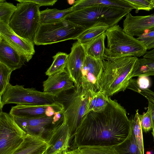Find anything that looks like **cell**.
Returning a JSON list of instances; mask_svg holds the SVG:
<instances>
[{"mask_svg": "<svg viewBox=\"0 0 154 154\" xmlns=\"http://www.w3.org/2000/svg\"><path fill=\"white\" fill-rule=\"evenodd\" d=\"M131 131L130 120L124 107L109 97L104 110L84 115L74 136L73 149L84 146H115Z\"/></svg>", "mask_w": 154, "mask_h": 154, "instance_id": "1", "label": "cell"}, {"mask_svg": "<svg viewBox=\"0 0 154 154\" xmlns=\"http://www.w3.org/2000/svg\"><path fill=\"white\" fill-rule=\"evenodd\" d=\"M139 58L125 56L103 60V71L99 82L100 91L109 97L124 91L139 64Z\"/></svg>", "mask_w": 154, "mask_h": 154, "instance_id": "2", "label": "cell"}, {"mask_svg": "<svg viewBox=\"0 0 154 154\" xmlns=\"http://www.w3.org/2000/svg\"><path fill=\"white\" fill-rule=\"evenodd\" d=\"M132 10L120 7L94 5L69 14L63 20L86 29L98 23H103L109 27L118 23Z\"/></svg>", "mask_w": 154, "mask_h": 154, "instance_id": "3", "label": "cell"}, {"mask_svg": "<svg viewBox=\"0 0 154 154\" xmlns=\"http://www.w3.org/2000/svg\"><path fill=\"white\" fill-rule=\"evenodd\" d=\"M105 33L107 45L105 59L106 60L125 56L143 57L147 51L141 42L126 33L117 24L109 28Z\"/></svg>", "mask_w": 154, "mask_h": 154, "instance_id": "4", "label": "cell"}, {"mask_svg": "<svg viewBox=\"0 0 154 154\" xmlns=\"http://www.w3.org/2000/svg\"><path fill=\"white\" fill-rule=\"evenodd\" d=\"M19 2L8 25L21 37L34 43L37 32L41 24L40 7L37 4L16 0Z\"/></svg>", "mask_w": 154, "mask_h": 154, "instance_id": "5", "label": "cell"}, {"mask_svg": "<svg viewBox=\"0 0 154 154\" xmlns=\"http://www.w3.org/2000/svg\"><path fill=\"white\" fill-rule=\"evenodd\" d=\"M91 93L90 90L79 86L75 88L72 93H62L56 97V100L64 106L63 120L69 127L71 140L85 114Z\"/></svg>", "mask_w": 154, "mask_h": 154, "instance_id": "6", "label": "cell"}, {"mask_svg": "<svg viewBox=\"0 0 154 154\" xmlns=\"http://www.w3.org/2000/svg\"><path fill=\"white\" fill-rule=\"evenodd\" d=\"M57 102L53 94L42 92L35 88H26L23 85L9 84L0 99V110L4 106L14 103L26 106L52 105Z\"/></svg>", "mask_w": 154, "mask_h": 154, "instance_id": "7", "label": "cell"}, {"mask_svg": "<svg viewBox=\"0 0 154 154\" xmlns=\"http://www.w3.org/2000/svg\"><path fill=\"white\" fill-rule=\"evenodd\" d=\"M85 29L84 27L64 20L55 23L41 24L34 43L37 45H45L69 39L76 40Z\"/></svg>", "mask_w": 154, "mask_h": 154, "instance_id": "8", "label": "cell"}, {"mask_svg": "<svg viewBox=\"0 0 154 154\" xmlns=\"http://www.w3.org/2000/svg\"><path fill=\"white\" fill-rule=\"evenodd\" d=\"M26 134L9 113L0 111V154H12Z\"/></svg>", "mask_w": 154, "mask_h": 154, "instance_id": "9", "label": "cell"}, {"mask_svg": "<svg viewBox=\"0 0 154 154\" xmlns=\"http://www.w3.org/2000/svg\"><path fill=\"white\" fill-rule=\"evenodd\" d=\"M48 147L44 154H59L68 150L71 136L68 126L64 120L56 126L47 136Z\"/></svg>", "mask_w": 154, "mask_h": 154, "instance_id": "10", "label": "cell"}, {"mask_svg": "<svg viewBox=\"0 0 154 154\" xmlns=\"http://www.w3.org/2000/svg\"><path fill=\"white\" fill-rule=\"evenodd\" d=\"M103 71L102 60L86 55L82 69V87L91 92L99 91V82Z\"/></svg>", "mask_w": 154, "mask_h": 154, "instance_id": "11", "label": "cell"}, {"mask_svg": "<svg viewBox=\"0 0 154 154\" xmlns=\"http://www.w3.org/2000/svg\"><path fill=\"white\" fill-rule=\"evenodd\" d=\"M53 116L27 119L13 117L14 120L26 134L40 136L45 139L51 131L56 125L61 123L54 124Z\"/></svg>", "mask_w": 154, "mask_h": 154, "instance_id": "12", "label": "cell"}, {"mask_svg": "<svg viewBox=\"0 0 154 154\" xmlns=\"http://www.w3.org/2000/svg\"><path fill=\"white\" fill-rule=\"evenodd\" d=\"M86 56L82 45L78 41L74 42L68 54L66 70L75 88L82 86V69Z\"/></svg>", "mask_w": 154, "mask_h": 154, "instance_id": "13", "label": "cell"}, {"mask_svg": "<svg viewBox=\"0 0 154 154\" xmlns=\"http://www.w3.org/2000/svg\"><path fill=\"white\" fill-rule=\"evenodd\" d=\"M0 38L6 41L28 62L35 53L34 43L17 35L9 26L0 22Z\"/></svg>", "mask_w": 154, "mask_h": 154, "instance_id": "14", "label": "cell"}, {"mask_svg": "<svg viewBox=\"0 0 154 154\" xmlns=\"http://www.w3.org/2000/svg\"><path fill=\"white\" fill-rule=\"evenodd\" d=\"M122 29L126 33L133 37L154 30V13L146 16H134L129 13L125 16Z\"/></svg>", "mask_w": 154, "mask_h": 154, "instance_id": "15", "label": "cell"}, {"mask_svg": "<svg viewBox=\"0 0 154 154\" xmlns=\"http://www.w3.org/2000/svg\"><path fill=\"white\" fill-rule=\"evenodd\" d=\"M73 83L66 70L60 74L48 76L43 82V92L57 97L64 91L75 88Z\"/></svg>", "mask_w": 154, "mask_h": 154, "instance_id": "16", "label": "cell"}, {"mask_svg": "<svg viewBox=\"0 0 154 154\" xmlns=\"http://www.w3.org/2000/svg\"><path fill=\"white\" fill-rule=\"evenodd\" d=\"M25 61L18 51L0 38V62L13 71L21 68L24 65Z\"/></svg>", "mask_w": 154, "mask_h": 154, "instance_id": "17", "label": "cell"}, {"mask_svg": "<svg viewBox=\"0 0 154 154\" xmlns=\"http://www.w3.org/2000/svg\"><path fill=\"white\" fill-rule=\"evenodd\" d=\"M48 147L47 141L42 137L26 134L12 154H44Z\"/></svg>", "mask_w": 154, "mask_h": 154, "instance_id": "18", "label": "cell"}, {"mask_svg": "<svg viewBox=\"0 0 154 154\" xmlns=\"http://www.w3.org/2000/svg\"><path fill=\"white\" fill-rule=\"evenodd\" d=\"M49 105H51L26 106L17 105L12 107L9 114L12 116L19 118L27 119L40 118L46 116L45 111Z\"/></svg>", "mask_w": 154, "mask_h": 154, "instance_id": "19", "label": "cell"}, {"mask_svg": "<svg viewBox=\"0 0 154 154\" xmlns=\"http://www.w3.org/2000/svg\"><path fill=\"white\" fill-rule=\"evenodd\" d=\"M105 32L90 41L81 44L87 55L103 60L105 59Z\"/></svg>", "mask_w": 154, "mask_h": 154, "instance_id": "20", "label": "cell"}, {"mask_svg": "<svg viewBox=\"0 0 154 154\" xmlns=\"http://www.w3.org/2000/svg\"><path fill=\"white\" fill-rule=\"evenodd\" d=\"M94 5L120 7L132 10L133 8L126 0H79L75 1L72 6L73 11Z\"/></svg>", "mask_w": 154, "mask_h": 154, "instance_id": "21", "label": "cell"}, {"mask_svg": "<svg viewBox=\"0 0 154 154\" xmlns=\"http://www.w3.org/2000/svg\"><path fill=\"white\" fill-rule=\"evenodd\" d=\"M73 11L72 7L62 10L47 8L40 11L41 24L55 23L62 20L66 15Z\"/></svg>", "mask_w": 154, "mask_h": 154, "instance_id": "22", "label": "cell"}, {"mask_svg": "<svg viewBox=\"0 0 154 154\" xmlns=\"http://www.w3.org/2000/svg\"><path fill=\"white\" fill-rule=\"evenodd\" d=\"M109 28L104 23H97L85 29L76 40L81 44L85 43L105 32Z\"/></svg>", "mask_w": 154, "mask_h": 154, "instance_id": "23", "label": "cell"}, {"mask_svg": "<svg viewBox=\"0 0 154 154\" xmlns=\"http://www.w3.org/2000/svg\"><path fill=\"white\" fill-rule=\"evenodd\" d=\"M109 97L100 91L92 92L84 115L91 111L98 112L104 110L108 102Z\"/></svg>", "mask_w": 154, "mask_h": 154, "instance_id": "24", "label": "cell"}, {"mask_svg": "<svg viewBox=\"0 0 154 154\" xmlns=\"http://www.w3.org/2000/svg\"><path fill=\"white\" fill-rule=\"evenodd\" d=\"M114 147L118 154H141L131 128L130 134L127 139Z\"/></svg>", "mask_w": 154, "mask_h": 154, "instance_id": "25", "label": "cell"}, {"mask_svg": "<svg viewBox=\"0 0 154 154\" xmlns=\"http://www.w3.org/2000/svg\"><path fill=\"white\" fill-rule=\"evenodd\" d=\"M68 55L65 53L58 52L53 57L54 61L45 72L48 76H53L66 70Z\"/></svg>", "mask_w": 154, "mask_h": 154, "instance_id": "26", "label": "cell"}, {"mask_svg": "<svg viewBox=\"0 0 154 154\" xmlns=\"http://www.w3.org/2000/svg\"><path fill=\"white\" fill-rule=\"evenodd\" d=\"M154 76V60L143 57L139 59V64L132 75L134 77Z\"/></svg>", "mask_w": 154, "mask_h": 154, "instance_id": "27", "label": "cell"}, {"mask_svg": "<svg viewBox=\"0 0 154 154\" xmlns=\"http://www.w3.org/2000/svg\"><path fill=\"white\" fill-rule=\"evenodd\" d=\"M130 120L131 128L134 134L137 143L141 154H144L142 130L141 125L140 114L137 110L133 118Z\"/></svg>", "mask_w": 154, "mask_h": 154, "instance_id": "28", "label": "cell"}, {"mask_svg": "<svg viewBox=\"0 0 154 154\" xmlns=\"http://www.w3.org/2000/svg\"><path fill=\"white\" fill-rule=\"evenodd\" d=\"M17 7L5 0H0V22L8 25Z\"/></svg>", "mask_w": 154, "mask_h": 154, "instance_id": "29", "label": "cell"}, {"mask_svg": "<svg viewBox=\"0 0 154 154\" xmlns=\"http://www.w3.org/2000/svg\"><path fill=\"white\" fill-rule=\"evenodd\" d=\"M77 148L80 154H118L113 146H84Z\"/></svg>", "mask_w": 154, "mask_h": 154, "instance_id": "30", "label": "cell"}, {"mask_svg": "<svg viewBox=\"0 0 154 154\" xmlns=\"http://www.w3.org/2000/svg\"><path fill=\"white\" fill-rule=\"evenodd\" d=\"M13 71L0 62V99L9 84L11 75Z\"/></svg>", "mask_w": 154, "mask_h": 154, "instance_id": "31", "label": "cell"}, {"mask_svg": "<svg viewBox=\"0 0 154 154\" xmlns=\"http://www.w3.org/2000/svg\"><path fill=\"white\" fill-rule=\"evenodd\" d=\"M133 9L138 13L139 11H149L154 8V0H126Z\"/></svg>", "mask_w": 154, "mask_h": 154, "instance_id": "32", "label": "cell"}, {"mask_svg": "<svg viewBox=\"0 0 154 154\" xmlns=\"http://www.w3.org/2000/svg\"><path fill=\"white\" fill-rule=\"evenodd\" d=\"M148 105L146 112L143 115L140 114V124L142 131L147 132L152 128L151 104L148 101Z\"/></svg>", "mask_w": 154, "mask_h": 154, "instance_id": "33", "label": "cell"}, {"mask_svg": "<svg viewBox=\"0 0 154 154\" xmlns=\"http://www.w3.org/2000/svg\"><path fill=\"white\" fill-rule=\"evenodd\" d=\"M131 89L139 93L145 97L148 100L154 105V92L148 88L145 89L140 88L137 82L133 83Z\"/></svg>", "mask_w": 154, "mask_h": 154, "instance_id": "34", "label": "cell"}, {"mask_svg": "<svg viewBox=\"0 0 154 154\" xmlns=\"http://www.w3.org/2000/svg\"><path fill=\"white\" fill-rule=\"evenodd\" d=\"M137 38L143 43L147 50L154 48V30L144 33Z\"/></svg>", "mask_w": 154, "mask_h": 154, "instance_id": "35", "label": "cell"}, {"mask_svg": "<svg viewBox=\"0 0 154 154\" xmlns=\"http://www.w3.org/2000/svg\"><path fill=\"white\" fill-rule=\"evenodd\" d=\"M25 1L31 2L41 6H52L57 2V0H23Z\"/></svg>", "mask_w": 154, "mask_h": 154, "instance_id": "36", "label": "cell"}, {"mask_svg": "<svg viewBox=\"0 0 154 154\" xmlns=\"http://www.w3.org/2000/svg\"><path fill=\"white\" fill-rule=\"evenodd\" d=\"M139 78L137 80L139 87L143 89L148 88L149 85V80L146 76L139 77Z\"/></svg>", "mask_w": 154, "mask_h": 154, "instance_id": "37", "label": "cell"}, {"mask_svg": "<svg viewBox=\"0 0 154 154\" xmlns=\"http://www.w3.org/2000/svg\"><path fill=\"white\" fill-rule=\"evenodd\" d=\"M67 154H80L78 148L66 151Z\"/></svg>", "mask_w": 154, "mask_h": 154, "instance_id": "38", "label": "cell"}, {"mask_svg": "<svg viewBox=\"0 0 154 154\" xmlns=\"http://www.w3.org/2000/svg\"><path fill=\"white\" fill-rule=\"evenodd\" d=\"M150 103L151 104L152 110V126H153L152 129H153L154 130V105L153 104H152L151 102H150Z\"/></svg>", "mask_w": 154, "mask_h": 154, "instance_id": "39", "label": "cell"}, {"mask_svg": "<svg viewBox=\"0 0 154 154\" xmlns=\"http://www.w3.org/2000/svg\"><path fill=\"white\" fill-rule=\"evenodd\" d=\"M152 135L153 137V138L154 140V130L153 129H152Z\"/></svg>", "mask_w": 154, "mask_h": 154, "instance_id": "40", "label": "cell"}, {"mask_svg": "<svg viewBox=\"0 0 154 154\" xmlns=\"http://www.w3.org/2000/svg\"><path fill=\"white\" fill-rule=\"evenodd\" d=\"M59 154H67V153L66 151L64 152H63L62 153Z\"/></svg>", "mask_w": 154, "mask_h": 154, "instance_id": "41", "label": "cell"}, {"mask_svg": "<svg viewBox=\"0 0 154 154\" xmlns=\"http://www.w3.org/2000/svg\"><path fill=\"white\" fill-rule=\"evenodd\" d=\"M154 48H153V49H154Z\"/></svg>", "mask_w": 154, "mask_h": 154, "instance_id": "42", "label": "cell"}]
</instances>
